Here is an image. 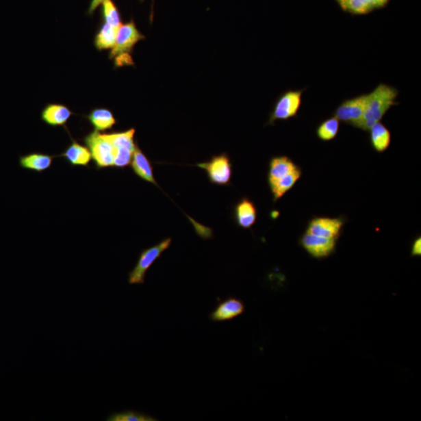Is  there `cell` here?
I'll return each instance as SVG.
<instances>
[{"label": "cell", "mask_w": 421, "mask_h": 421, "mask_svg": "<svg viewBox=\"0 0 421 421\" xmlns=\"http://www.w3.org/2000/svg\"><path fill=\"white\" fill-rule=\"evenodd\" d=\"M398 89L388 84H380L372 92L368 93L366 107L362 119L355 128L369 131L375 123L381 122L393 105H396Z\"/></svg>", "instance_id": "cell-1"}, {"label": "cell", "mask_w": 421, "mask_h": 421, "mask_svg": "<svg viewBox=\"0 0 421 421\" xmlns=\"http://www.w3.org/2000/svg\"><path fill=\"white\" fill-rule=\"evenodd\" d=\"M145 37L133 21L121 25L118 29L116 43L110 54V60H115L117 66L133 64L130 53L136 44Z\"/></svg>", "instance_id": "cell-2"}, {"label": "cell", "mask_w": 421, "mask_h": 421, "mask_svg": "<svg viewBox=\"0 0 421 421\" xmlns=\"http://www.w3.org/2000/svg\"><path fill=\"white\" fill-rule=\"evenodd\" d=\"M84 142L91 151L92 160L98 170L114 167L115 149L103 133L97 131L84 137Z\"/></svg>", "instance_id": "cell-3"}, {"label": "cell", "mask_w": 421, "mask_h": 421, "mask_svg": "<svg viewBox=\"0 0 421 421\" xmlns=\"http://www.w3.org/2000/svg\"><path fill=\"white\" fill-rule=\"evenodd\" d=\"M171 244L172 239L166 238L161 241L160 244L140 252L137 265L129 273L128 283L130 285L144 284L146 273L149 269L161 257L162 253L170 248Z\"/></svg>", "instance_id": "cell-4"}, {"label": "cell", "mask_w": 421, "mask_h": 421, "mask_svg": "<svg viewBox=\"0 0 421 421\" xmlns=\"http://www.w3.org/2000/svg\"><path fill=\"white\" fill-rule=\"evenodd\" d=\"M303 92L304 89L289 90L281 95L269 117V125H273L277 120H288L296 117L301 107Z\"/></svg>", "instance_id": "cell-5"}, {"label": "cell", "mask_w": 421, "mask_h": 421, "mask_svg": "<svg viewBox=\"0 0 421 421\" xmlns=\"http://www.w3.org/2000/svg\"><path fill=\"white\" fill-rule=\"evenodd\" d=\"M198 166L207 172L210 181L220 186H227L231 181L232 164L227 154H222Z\"/></svg>", "instance_id": "cell-6"}, {"label": "cell", "mask_w": 421, "mask_h": 421, "mask_svg": "<svg viewBox=\"0 0 421 421\" xmlns=\"http://www.w3.org/2000/svg\"><path fill=\"white\" fill-rule=\"evenodd\" d=\"M368 99V94H363L344 100L335 110L334 116L340 121L355 127L362 119Z\"/></svg>", "instance_id": "cell-7"}, {"label": "cell", "mask_w": 421, "mask_h": 421, "mask_svg": "<svg viewBox=\"0 0 421 421\" xmlns=\"http://www.w3.org/2000/svg\"><path fill=\"white\" fill-rule=\"evenodd\" d=\"M344 223L342 217H314L308 222L306 232L319 237L338 240Z\"/></svg>", "instance_id": "cell-8"}, {"label": "cell", "mask_w": 421, "mask_h": 421, "mask_svg": "<svg viewBox=\"0 0 421 421\" xmlns=\"http://www.w3.org/2000/svg\"><path fill=\"white\" fill-rule=\"evenodd\" d=\"M336 241L305 232L300 240V244L311 257L321 259L333 254Z\"/></svg>", "instance_id": "cell-9"}, {"label": "cell", "mask_w": 421, "mask_h": 421, "mask_svg": "<svg viewBox=\"0 0 421 421\" xmlns=\"http://www.w3.org/2000/svg\"><path fill=\"white\" fill-rule=\"evenodd\" d=\"M244 311L245 305L242 301L229 296L218 305L210 314L209 318L215 322H227L241 316Z\"/></svg>", "instance_id": "cell-10"}, {"label": "cell", "mask_w": 421, "mask_h": 421, "mask_svg": "<svg viewBox=\"0 0 421 421\" xmlns=\"http://www.w3.org/2000/svg\"><path fill=\"white\" fill-rule=\"evenodd\" d=\"M131 164L133 173H136L138 177L142 179L143 181L146 182L153 183L156 185V186H159L154 177L153 165H151L148 157L146 156L142 150L139 148L137 143L136 149H134L133 151Z\"/></svg>", "instance_id": "cell-11"}, {"label": "cell", "mask_w": 421, "mask_h": 421, "mask_svg": "<svg viewBox=\"0 0 421 421\" xmlns=\"http://www.w3.org/2000/svg\"><path fill=\"white\" fill-rule=\"evenodd\" d=\"M58 156L63 157L73 167L88 166L92 160L91 151L87 146L81 144L76 140H73L64 153Z\"/></svg>", "instance_id": "cell-12"}, {"label": "cell", "mask_w": 421, "mask_h": 421, "mask_svg": "<svg viewBox=\"0 0 421 421\" xmlns=\"http://www.w3.org/2000/svg\"><path fill=\"white\" fill-rule=\"evenodd\" d=\"M73 114V112L64 105L49 104L43 109L41 118L49 126L60 127L66 125Z\"/></svg>", "instance_id": "cell-13"}, {"label": "cell", "mask_w": 421, "mask_h": 421, "mask_svg": "<svg viewBox=\"0 0 421 421\" xmlns=\"http://www.w3.org/2000/svg\"><path fill=\"white\" fill-rule=\"evenodd\" d=\"M298 166L288 156L273 157L269 162L268 182L269 185L276 183L279 179L288 175Z\"/></svg>", "instance_id": "cell-14"}, {"label": "cell", "mask_w": 421, "mask_h": 421, "mask_svg": "<svg viewBox=\"0 0 421 421\" xmlns=\"http://www.w3.org/2000/svg\"><path fill=\"white\" fill-rule=\"evenodd\" d=\"M55 157L58 156L32 153L20 156L19 166L25 170L43 173L52 166Z\"/></svg>", "instance_id": "cell-15"}, {"label": "cell", "mask_w": 421, "mask_h": 421, "mask_svg": "<svg viewBox=\"0 0 421 421\" xmlns=\"http://www.w3.org/2000/svg\"><path fill=\"white\" fill-rule=\"evenodd\" d=\"M256 206L249 199L244 198L235 207V218L238 226L243 229H250L257 221Z\"/></svg>", "instance_id": "cell-16"}, {"label": "cell", "mask_w": 421, "mask_h": 421, "mask_svg": "<svg viewBox=\"0 0 421 421\" xmlns=\"http://www.w3.org/2000/svg\"><path fill=\"white\" fill-rule=\"evenodd\" d=\"M340 8L353 15H365L383 8L380 0H335Z\"/></svg>", "instance_id": "cell-17"}, {"label": "cell", "mask_w": 421, "mask_h": 421, "mask_svg": "<svg viewBox=\"0 0 421 421\" xmlns=\"http://www.w3.org/2000/svg\"><path fill=\"white\" fill-rule=\"evenodd\" d=\"M370 140L372 148L379 153L388 150L392 142V134L383 123H375L370 128Z\"/></svg>", "instance_id": "cell-18"}, {"label": "cell", "mask_w": 421, "mask_h": 421, "mask_svg": "<svg viewBox=\"0 0 421 421\" xmlns=\"http://www.w3.org/2000/svg\"><path fill=\"white\" fill-rule=\"evenodd\" d=\"M87 118L92 123L94 131L98 132L110 130L116 123V118L112 112L105 108L94 109L87 116Z\"/></svg>", "instance_id": "cell-19"}, {"label": "cell", "mask_w": 421, "mask_h": 421, "mask_svg": "<svg viewBox=\"0 0 421 421\" xmlns=\"http://www.w3.org/2000/svg\"><path fill=\"white\" fill-rule=\"evenodd\" d=\"M301 176V168L298 166L293 172L289 173L288 175L279 179L276 183L269 185L273 195V201L275 202L277 201L285 194L288 193L290 190L293 188Z\"/></svg>", "instance_id": "cell-20"}, {"label": "cell", "mask_w": 421, "mask_h": 421, "mask_svg": "<svg viewBox=\"0 0 421 421\" xmlns=\"http://www.w3.org/2000/svg\"><path fill=\"white\" fill-rule=\"evenodd\" d=\"M119 27L104 23L95 36L94 42L95 47L100 51L114 48Z\"/></svg>", "instance_id": "cell-21"}, {"label": "cell", "mask_w": 421, "mask_h": 421, "mask_svg": "<svg viewBox=\"0 0 421 421\" xmlns=\"http://www.w3.org/2000/svg\"><path fill=\"white\" fill-rule=\"evenodd\" d=\"M134 134L136 129L132 128L123 132L104 133L103 136L110 140L115 149L125 148L134 151L136 146V143L134 142Z\"/></svg>", "instance_id": "cell-22"}, {"label": "cell", "mask_w": 421, "mask_h": 421, "mask_svg": "<svg viewBox=\"0 0 421 421\" xmlns=\"http://www.w3.org/2000/svg\"><path fill=\"white\" fill-rule=\"evenodd\" d=\"M340 125V121L335 116L322 121L316 130L318 138L321 140L322 142H331L338 136Z\"/></svg>", "instance_id": "cell-23"}, {"label": "cell", "mask_w": 421, "mask_h": 421, "mask_svg": "<svg viewBox=\"0 0 421 421\" xmlns=\"http://www.w3.org/2000/svg\"><path fill=\"white\" fill-rule=\"evenodd\" d=\"M106 421H155L158 420L148 414L136 411L114 413L105 419Z\"/></svg>", "instance_id": "cell-24"}, {"label": "cell", "mask_w": 421, "mask_h": 421, "mask_svg": "<svg viewBox=\"0 0 421 421\" xmlns=\"http://www.w3.org/2000/svg\"><path fill=\"white\" fill-rule=\"evenodd\" d=\"M102 4L105 23L119 27L122 25L120 16L114 2L112 0H104Z\"/></svg>", "instance_id": "cell-25"}, {"label": "cell", "mask_w": 421, "mask_h": 421, "mask_svg": "<svg viewBox=\"0 0 421 421\" xmlns=\"http://www.w3.org/2000/svg\"><path fill=\"white\" fill-rule=\"evenodd\" d=\"M421 255V239L417 238L413 241L412 244L411 255L412 256H420Z\"/></svg>", "instance_id": "cell-26"}, {"label": "cell", "mask_w": 421, "mask_h": 421, "mask_svg": "<svg viewBox=\"0 0 421 421\" xmlns=\"http://www.w3.org/2000/svg\"><path fill=\"white\" fill-rule=\"evenodd\" d=\"M103 1L104 0H92L91 5H90L89 14H93L94 11L97 10V8L99 7V5L102 4Z\"/></svg>", "instance_id": "cell-27"}, {"label": "cell", "mask_w": 421, "mask_h": 421, "mask_svg": "<svg viewBox=\"0 0 421 421\" xmlns=\"http://www.w3.org/2000/svg\"><path fill=\"white\" fill-rule=\"evenodd\" d=\"M389 2H390V0H380V3L381 4V7H383V8H384L385 5L388 4Z\"/></svg>", "instance_id": "cell-28"}]
</instances>
